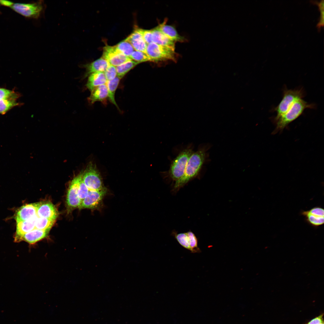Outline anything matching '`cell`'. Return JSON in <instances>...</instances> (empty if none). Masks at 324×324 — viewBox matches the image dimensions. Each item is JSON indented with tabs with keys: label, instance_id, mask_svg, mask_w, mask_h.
<instances>
[{
	"label": "cell",
	"instance_id": "d6986e66",
	"mask_svg": "<svg viewBox=\"0 0 324 324\" xmlns=\"http://www.w3.org/2000/svg\"><path fill=\"white\" fill-rule=\"evenodd\" d=\"M152 30L153 43L175 50V42L170 39L156 27Z\"/></svg>",
	"mask_w": 324,
	"mask_h": 324
},
{
	"label": "cell",
	"instance_id": "5bb4252c",
	"mask_svg": "<svg viewBox=\"0 0 324 324\" xmlns=\"http://www.w3.org/2000/svg\"><path fill=\"white\" fill-rule=\"evenodd\" d=\"M125 40L131 44L135 50L146 54L148 44L145 41L139 28H136Z\"/></svg>",
	"mask_w": 324,
	"mask_h": 324
},
{
	"label": "cell",
	"instance_id": "e0dca14e",
	"mask_svg": "<svg viewBox=\"0 0 324 324\" xmlns=\"http://www.w3.org/2000/svg\"><path fill=\"white\" fill-rule=\"evenodd\" d=\"M166 22V21L165 20L156 28L167 37L175 42H184L185 41L184 38L179 35L174 27L167 25Z\"/></svg>",
	"mask_w": 324,
	"mask_h": 324
},
{
	"label": "cell",
	"instance_id": "277c9868",
	"mask_svg": "<svg viewBox=\"0 0 324 324\" xmlns=\"http://www.w3.org/2000/svg\"><path fill=\"white\" fill-rule=\"evenodd\" d=\"M146 54L151 62H157L168 60L175 61L176 53L175 50L154 43L147 45Z\"/></svg>",
	"mask_w": 324,
	"mask_h": 324
},
{
	"label": "cell",
	"instance_id": "603a6c76",
	"mask_svg": "<svg viewBox=\"0 0 324 324\" xmlns=\"http://www.w3.org/2000/svg\"><path fill=\"white\" fill-rule=\"evenodd\" d=\"M139 64V63L132 60L116 67L117 76L120 79H122L130 70Z\"/></svg>",
	"mask_w": 324,
	"mask_h": 324
},
{
	"label": "cell",
	"instance_id": "4316f807",
	"mask_svg": "<svg viewBox=\"0 0 324 324\" xmlns=\"http://www.w3.org/2000/svg\"><path fill=\"white\" fill-rule=\"evenodd\" d=\"M76 176L78 194L79 198L82 201L87 195L89 190L83 181L82 172Z\"/></svg>",
	"mask_w": 324,
	"mask_h": 324
},
{
	"label": "cell",
	"instance_id": "8fae6325",
	"mask_svg": "<svg viewBox=\"0 0 324 324\" xmlns=\"http://www.w3.org/2000/svg\"><path fill=\"white\" fill-rule=\"evenodd\" d=\"M82 202L78 192L77 176L72 180L69 185L67 196L66 204L68 212L76 208H79Z\"/></svg>",
	"mask_w": 324,
	"mask_h": 324
},
{
	"label": "cell",
	"instance_id": "cb8c5ba5",
	"mask_svg": "<svg viewBox=\"0 0 324 324\" xmlns=\"http://www.w3.org/2000/svg\"><path fill=\"white\" fill-rule=\"evenodd\" d=\"M171 234L181 246L190 251V239L187 232L177 233L175 230H173Z\"/></svg>",
	"mask_w": 324,
	"mask_h": 324
},
{
	"label": "cell",
	"instance_id": "d6a6232c",
	"mask_svg": "<svg viewBox=\"0 0 324 324\" xmlns=\"http://www.w3.org/2000/svg\"><path fill=\"white\" fill-rule=\"evenodd\" d=\"M139 29L145 41L147 44L153 43L152 29L146 30L140 28Z\"/></svg>",
	"mask_w": 324,
	"mask_h": 324
},
{
	"label": "cell",
	"instance_id": "ffe728a7",
	"mask_svg": "<svg viewBox=\"0 0 324 324\" xmlns=\"http://www.w3.org/2000/svg\"><path fill=\"white\" fill-rule=\"evenodd\" d=\"M107 80L103 72H99L90 74L86 86L87 89L91 92L96 87L105 84Z\"/></svg>",
	"mask_w": 324,
	"mask_h": 324
},
{
	"label": "cell",
	"instance_id": "7c38bea8",
	"mask_svg": "<svg viewBox=\"0 0 324 324\" xmlns=\"http://www.w3.org/2000/svg\"><path fill=\"white\" fill-rule=\"evenodd\" d=\"M38 217L54 220L57 218L58 213L55 206L51 202L43 201L37 203Z\"/></svg>",
	"mask_w": 324,
	"mask_h": 324
},
{
	"label": "cell",
	"instance_id": "52a82bcc",
	"mask_svg": "<svg viewBox=\"0 0 324 324\" xmlns=\"http://www.w3.org/2000/svg\"><path fill=\"white\" fill-rule=\"evenodd\" d=\"M15 12L28 18L38 19L44 9L41 1L30 3H16L11 7Z\"/></svg>",
	"mask_w": 324,
	"mask_h": 324
},
{
	"label": "cell",
	"instance_id": "1f68e13d",
	"mask_svg": "<svg viewBox=\"0 0 324 324\" xmlns=\"http://www.w3.org/2000/svg\"><path fill=\"white\" fill-rule=\"evenodd\" d=\"M107 80H110L117 76L116 67L110 64L104 72Z\"/></svg>",
	"mask_w": 324,
	"mask_h": 324
},
{
	"label": "cell",
	"instance_id": "7402d4cb",
	"mask_svg": "<svg viewBox=\"0 0 324 324\" xmlns=\"http://www.w3.org/2000/svg\"><path fill=\"white\" fill-rule=\"evenodd\" d=\"M120 79L117 76L112 80H107L106 84L108 90L109 99L118 109L119 108L115 100V94Z\"/></svg>",
	"mask_w": 324,
	"mask_h": 324
},
{
	"label": "cell",
	"instance_id": "83f0119b",
	"mask_svg": "<svg viewBox=\"0 0 324 324\" xmlns=\"http://www.w3.org/2000/svg\"><path fill=\"white\" fill-rule=\"evenodd\" d=\"M17 105L18 103L14 99L0 100V113L4 114L10 109Z\"/></svg>",
	"mask_w": 324,
	"mask_h": 324
},
{
	"label": "cell",
	"instance_id": "f1b7e54d",
	"mask_svg": "<svg viewBox=\"0 0 324 324\" xmlns=\"http://www.w3.org/2000/svg\"><path fill=\"white\" fill-rule=\"evenodd\" d=\"M190 241V246L191 253H199L201 252L198 246V240L195 234L191 230L187 232Z\"/></svg>",
	"mask_w": 324,
	"mask_h": 324
},
{
	"label": "cell",
	"instance_id": "9a60e30c",
	"mask_svg": "<svg viewBox=\"0 0 324 324\" xmlns=\"http://www.w3.org/2000/svg\"><path fill=\"white\" fill-rule=\"evenodd\" d=\"M110 64L107 60L101 57L91 63L83 65L82 67L86 69V71L83 78L84 79L94 73L104 72Z\"/></svg>",
	"mask_w": 324,
	"mask_h": 324
},
{
	"label": "cell",
	"instance_id": "4fadbf2b",
	"mask_svg": "<svg viewBox=\"0 0 324 324\" xmlns=\"http://www.w3.org/2000/svg\"><path fill=\"white\" fill-rule=\"evenodd\" d=\"M37 203L26 204L16 212L15 218L16 222L31 220L37 217Z\"/></svg>",
	"mask_w": 324,
	"mask_h": 324
},
{
	"label": "cell",
	"instance_id": "30bf717a",
	"mask_svg": "<svg viewBox=\"0 0 324 324\" xmlns=\"http://www.w3.org/2000/svg\"><path fill=\"white\" fill-rule=\"evenodd\" d=\"M107 193L105 187L99 190H90L86 196L82 200L79 208L95 209L99 206Z\"/></svg>",
	"mask_w": 324,
	"mask_h": 324
},
{
	"label": "cell",
	"instance_id": "d590c367",
	"mask_svg": "<svg viewBox=\"0 0 324 324\" xmlns=\"http://www.w3.org/2000/svg\"><path fill=\"white\" fill-rule=\"evenodd\" d=\"M13 2L5 0H0V4L7 7H11L14 4Z\"/></svg>",
	"mask_w": 324,
	"mask_h": 324
},
{
	"label": "cell",
	"instance_id": "e575fe53",
	"mask_svg": "<svg viewBox=\"0 0 324 324\" xmlns=\"http://www.w3.org/2000/svg\"><path fill=\"white\" fill-rule=\"evenodd\" d=\"M323 322L322 315H321L311 320L307 324H319Z\"/></svg>",
	"mask_w": 324,
	"mask_h": 324
},
{
	"label": "cell",
	"instance_id": "ba28073f",
	"mask_svg": "<svg viewBox=\"0 0 324 324\" xmlns=\"http://www.w3.org/2000/svg\"><path fill=\"white\" fill-rule=\"evenodd\" d=\"M300 214L308 224L315 228L324 223V210L321 206H316L308 210H302Z\"/></svg>",
	"mask_w": 324,
	"mask_h": 324
},
{
	"label": "cell",
	"instance_id": "d4e9b609",
	"mask_svg": "<svg viewBox=\"0 0 324 324\" xmlns=\"http://www.w3.org/2000/svg\"><path fill=\"white\" fill-rule=\"evenodd\" d=\"M55 221L52 219L38 217L35 221V228L42 230H50Z\"/></svg>",
	"mask_w": 324,
	"mask_h": 324
},
{
	"label": "cell",
	"instance_id": "5b68a950",
	"mask_svg": "<svg viewBox=\"0 0 324 324\" xmlns=\"http://www.w3.org/2000/svg\"><path fill=\"white\" fill-rule=\"evenodd\" d=\"M193 153L192 149L186 148L173 160L169 171V175L173 180L176 182L183 176L188 160Z\"/></svg>",
	"mask_w": 324,
	"mask_h": 324
},
{
	"label": "cell",
	"instance_id": "7a4b0ae2",
	"mask_svg": "<svg viewBox=\"0 0 324 324\" xmlns=\"http://www.w3.org/2000/svg\"><path fill=\"white\" fill-rule=\"evenodd\" d=\"M314 104H309L302 99L296 102L284 114L274 122L276 126L274 131L276 133L281 131L289 124L300 116L307 109L315 107Z\"/></svg>",
	"mask_w": 324,
	"mask_h": 324
},
{
	"label": "cell",
	"instance_id": "6da1fadb",
	"mask_svg": "<svg viewBox=\"0 0 324 324\" xmlns=\"http://www.w3.org/2000/svg\"><path fill=\"white\" fill-rule=\"evenodd\" d=\"M210 147L208 144L203 146L191 154L188 162L183 175L175 182L172 190L174 192L178 191L198 175L207 157L206 152Z\"/></svg>",
	"mask_w": 324,
	"mask_h": 324
},
{
	"label": "cell",
	"instance_id": "44dd1931",
	"mask_svg": "<svg viewBox=\"0 0 324 324\" xmlns=\"http://www.w3.org/2000/svg\"><path fill=\"white\" fill-rule=\"evenodd\" d=\"M108 97V92L106 84L100 85L91 92L88 98L89 102L93 104L98 101H103Z\"/></svg>",
	"mask_w": 324,
	"mask_h": 324
},
{
	"label": "cell",
	"instance_id": "8992f818",
	"mask_svg": "<svg viewBox=\"0 0 324 324\" xmlns=\"http://www.w3.org/2000/svg\"><path fill=\"white\" fill-rule=\"evenodd\" d=\"M83 181L90 190H99L104 188L101 177L96 166L91 163L82 172Z\"/></svg>",
	"mask_w": 324,
	"mask_h": 324
},
{
	"label": "cell",
	"instance_id": "2e32d148",
	"mask_svg": "<svg viewBox=\"0 0 324 324\" xmlns=\"http://www.w3.org/2000/svg\"><path fill=\"white\" fill-rule=\"evenodd\" d=\"M37 217L31 220L16 222V231L14 237L15 242H20L21 238L24 234L35 228V221Z\"/></svg>",
	"mask_w": 324,
	"mask_h": 324
},
{
	"label": "cell",
	"instance_id": "836d02e7",
	"mask_svg": "<svg viewBox=\"0 0 324 324\" xmlns=\"http://www.w3.org/2000/svg\"><path fill=\"white\" fill-rule=\"evenodd\" d=\"M320 12L319 21L317 24V26L320 28L324 25V1L321 0L319 2H317Z\"/></svg>",
	"mask_w": 324,
	"mask_h": 324
},
{
	"label": "cell",
	"instance_id": "4dcf8cb0",
	"mask_svg": "<svg viewBox=\"0 0 324 324\" xmlns=\"http://www.w3.org/2000/svg\"><path fill=\"white\" fill-rule=\"evenodd\" d=\"M18 95L14 92L5 88H0V100L8 99H15Z\"/></svg>",
	"mask_w": 324,
	"mask_h": 324
},
{
	"label": "cell",
	"instance_id": "8d00e7d4",
	"mask_svg": "<svg viewBox=\"0 0 324 324\" xmlns=\"http://www.w3.org/2000/svg\"><path fill=\"white\" fill-rule=\"evenodd\" d=\"M319 324H324V323H323V322L321 323H320Z\"/></svg>",
	"mask_w": 324,
	"mask_h": 324
},
{
	"label": "cell",
	"instance_id": "3957f363",
	"mask_svg": "<svg viewBox=\"0 0 324 324\" xmlns=\"http://www.w3.org/2000/svg\"><path fill=\"white\" fill-rule=\"evenodd\" d=\"M305 94L302 88L294 89L285 88L281 100L274 110L276 113L274 121L285 113L296 102L304 97Z\"/></svg>",
	"mask_w": 324,
	"mask_h": 324
},
{
	"label": "cell",
	"instance_id": "9c48e42d",
	"mask_svg": "<svg viewBox=\"0 0 324 324\" xmlns=\"http://www.w3.org/2000/svg\"><path fill=\"white\" fill-rule=\"evenodd\" d=\"M102 57L107 60L111 65L117 67L132 60L118 52L116 46H105L103 49Z\"/></svg>",
	"mask_w": 324,
	"mask_h": 324
},
{
	"label": "cell",
	"instance_id": "484cf974",
	"mask_svg": "<svg viewBox=\"0 0 324 324\" xmlns=\"http://www.w3.org/2000/svg\"><path fill=\"white\" fill-rule=\"evenodd\" d=\"M115 46L120 53L129 57L135 50L131 44L125 40L121 42Z\"/></svg>",
	"mask_w": 324,
	"mask_h": 324
},
{
	"label": "cell",
	"instance_id": "ac0fdd59",
	"mask_svg": "<svg viewBox=\"0 0 324 324\" xmlns=\"http://www.w3.org/2000/svg\"><path fill=\"white\" fill-rule=\"evenodd\" d=\"M49 231L35 228L24 234L21 237L20 241L23 240L30 244H34L46 238L48 235Z\"/></svg>",
	"mask_w": 324,
	"mask_h": 324
},
{
	"label": "cell",
	"instance_id": "f546056e",
	"mask_svg": "<svg viewBox=\"0 0 324 324\" xmlns=\"http://www.w3.org/2000/svg\"><path fill=\"white\" fill-rule=\"evenodd\" d=\"M130 58L139 63L148 61H151L149 58L145 53L142 52L134 50Z\"/></svg>",
	"mask_w": 324,
	"mask_h": 324
}]
</instances>
